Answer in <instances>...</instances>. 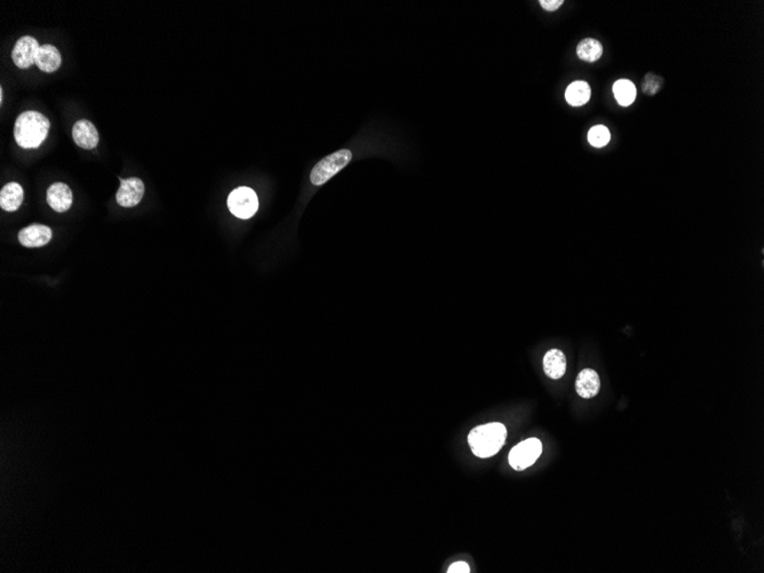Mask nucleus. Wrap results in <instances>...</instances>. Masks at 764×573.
<instances>
[{
    "mask_svg": "<svg viewBox=\"0 0 764 573\" xmlns=\"http://www.w3.org/2000/svg\"><path fill=\"white\" fill-rule=\"evenodd\" d=\"M51 123L38 111H26L16 118L14 137L23 149H36L47 137Z\"/></svg>",
    "mask_w": 764,
    "mask_h": 573,
    "instance_id": "obj_1",
    "label": "nucleus"
},
{
    "mask_svg": "<svg viewBox=\"0 0 764 573\" xmlns=\"http://www.w3.org/2000/svg\"><path fill=\"white\" fill-rule=\"evenodd\" d=\"M507 437V429L500 422L482 424L474 428L468 435V444L472 451L479 458H490L495 456L504 447Z\"/></svg>",
    "mask_w": 764,
    "mask_h": 573,
    "instance_id": "obj_2",
    "label": "nucleus"
},
{
    "mask_svg": "<svg viewBox=\"0 0 764 573\" xmlns=\"http://www.w3.org/2000/svg\"><path fill=\"white\" fill-rule=\"evenodd\" d=\"M352 158V152L347 149L338 150L332 155L327 156L316 164L310 173L311 184L322 186L330 179L334 178L343 168H346Z\"/></svg>",
    "mask_w": 764,
    "mask_h": 573,
    "instance_id": "obj_3",
    "label": "nucleus"
},
{
    "mask_svg": "<svg viewBox=\"0 0 764 573\" xmlns=\"http://www.w3.org/2000/svg\"><path fill=\"white\" fill-rule=\"evenodd\" d=\"M228 207L230 212L237 218H252L259 209L257 193L250 188H237L229 195Z\"/></svg>",
    "mask_w": 764,
    "mask_h": 573,
    "instance_id": "obj_4",
    "label": "nucleus"
},
{
    "mask_svg": "<svg viewBox=\"0 0 764 573\" xmlns=\"http://www.w3.org/2000/svg\"><path fill=\"white\" fill-rule=\"evenodd\" d=\"M541 452V442L537 438H529L511 449L509 463L515 470H524L536 463Z\"/></svg>",
    "mask_w": 764,
    "mask_h": 573,
    "instance_id": "obj_5",
    "label": "nucleus"
},
{
    "mask_svg": "<svg viewBox=\"0 0 764 573\" xmlns=\"http://www.w3.org/2000/svg\"><path fill=\"white\" fill-rule=\"evenodd\" d=\"M38 41L31 36H23L14 45L12 59L16 67L20 69H28L36 64V57L38 54Z\"/></svg>",
    "mask_w": 764,
    "mask_h": 573,
    "instance_id": "obj_6",
    "label": "nucleus"
},
{
    "mask_svg": "<svg viewBox=\"0 0 764 573\" xmlns=\"http://www.w3.org/2000/svg\"><path fill=\"white\" fill-rule=\"evenodd\" d=\"M144 196V184L139 178L121 180V188L116 193L118 205L123 207H134Z\"/></svg>",
    "mask_w": 764,
    "mask_h": 573,
    "instance_id": "obj_7",
    "label": "nucleus"
},
{
    "mask_svg": "<svg viewBox=\"0 0 764 573\" xmlns=\"http://www.w3.org/2000/svg\"><path fill=\"white\" fill-rule=\"evenodd\" d=\"M53 232L47 225H31L17 235L19 241L26 247H42L51 241Z\"/></svg>",
    "mask_w": 764,
    "mask_h": 573,
    "instance_id": "obj_8",
    "label": "nucleus"
},
{
    "mask_svg": "<svg viewBox=\"0 0 764 573\" xmlns=\"http://www.w3.org/2000/svg\"><path fill=\"white\" fill-rule=\"evenodd\" d=\"M73 141L83 149H94L98 146V132L94 124L86 119L77 121L73 128Z\"/></svg>",
    "mask_w": 764,
    "mask_h": 573,
    "instance_id": "obj_9",
    "label": "nucleus"
},
{
    "mask_svg": "<svg viewBox=\"0 0 764 573\" xmlns=\"http://www.w3.org/2000/svg\"><path fill=\"white\" fill-rule=\"evenodd\" d=\"M47 203L55 212H66L73 205V191L62 182L52 184L47 191Z\"/></svg>",
    "mask_w": 764,
    "mask_h": 573,
    "instance_id": "obj_10",
    "label": "nucleus"
},
{
    "mask_svg": "<svg viewBox=\"0 0 764 573\" xmlns=\"http://www.w3.org/2000/svg\"><path fill=\"white\" fill-rule=\"evenodd\" d=\"M601 380L599 374L592 369H585L578 374L576 390L583 399H593L599 394Z\"/></svg>",
    "mask_w": 764,
    "mask_h": 573,
    "instance_id": "obj_11",
    "label": "nucleus"
},
{
    "mask_svg": "<svg viewBox=\"0 0 764 573\" xmlns=\"http://www.w3.org/2000/svg\"><path fill=\"white\" fill-rule=\"evenodd\" d=\"M542 364L546 375L553 380L561 379L567 371V358L563 352L558 349H550L546 352Z\"/></svg>",
    "mask_w": 764,
    "mask_h": 573,
    "instance_id": "obj_12",
    "label": "nucleus"
},
{
    "mask_svg": "<svg viewBox=\"0 0 764 573\" xmlns=\"http://www.w3.org/2000/svg\"><path fill=\"white\" fill-rule=\"evenodd\" d=\"M62 64L60 52L53 45H43L36 57V64L45 73H54Z\"/></svg>",
    "mask_w": 764,
    "mask_h": 573,
    "instance_id": "obj_13",
    "label": "nucleus"
},
{
    "mask_svg": "<svg viewBox=\"0 0 764 573\" xmlns=\"http://www.w3.org/2000/svg\"><path fill=\"white\" fill-rule=\"evenodd\" d=\"M23 189L19 184L10 182L0 193V207L7 212H15L23 202Z\"/></svg>",
    "mask_w": 764,
    "mask_h": 573,
    "instance_id": "obj_14",
    "label": "nucleus"
},
{
    "mask_svg": "<svg viewBox=\"0 0 764 573\" xmlns=\"http://www.w3.org/2000/svg\"><path fill=\"white\" fill-rule=\"evenodd\" d=\"M592 91L588 82L583 80L571 82L565 91V100L572 107H581L590 101Z\"/></svg>",
    "mask_w": 764,
    "mask_h": 573,
    "instance_id": "obj_15",
    "label": "nucleus"
},
{
    "mask_svg": "<svg viewBox=\"0 0 764 573\" xmlns=\"http://www.w3.org/2000/svg\"><path fill=\"white\" fill-rule=\"evenodd\" d=\"M613 96L619 105L629 107L636 98V87L628 80H619L613 85Z\"/></svg>",
    "mask_w": 764,
    "mask_h": 573,
    "instance_id": "obj_16",
    "label": "nucleus"
},
{
    "mask_svg": "<svg viewBox=\"0 0 764 573\" xmlns=\"http://www.w3.org/2000/svg\"><path fill=\"white\" fill-rule=\"evenodd\" d=\"M577 54L579 59L586 62H595L603 54L602 44L597 39L587 38L581 40L577 46Z\"/></svg>",
    "mask_w": 764,
    "mask_h": 573,
    "instance_id": "obj_17",
    "label": "nucleus"
},
{
    "mask_svg": "<svg viewBox=\"0 0 764 573\" xmlns=\"http://www.w3.org/2000/svg\"><path fill=\"white\" fill-rule=\"evenodd\" d=\"M611 140V134L610 131L608 130V127L604 125H597V126L592 127L590 132H588V142L595 148H602L606 147Z\"/></svg>",
    "mask_w": 764,
    "mask_h": 573,
    "instance_id": "obj_18",
    "label": "nucleus"
},
{
    "mask_svg": "<svg viewBox=\"0 0 764 573\" xmlns=\"http://www.w3.org/2000/svg\"><path fill=\"white\" fill-rule=\"evenodd\" d=\"M539 3L544 10L554 12V10L560 8L564 3V1L563 0H540Z\"/></svg>",
    "mask_w": 764,
    "mask_h": 573,
    "instance_id": "obj_19",
    "label": "nucleus"
},
{
    "mask_svg": "<svg viewBox=\"0 0 764 573\" xmlns=\"http://www.w3.org/2000/svg\"><path fill=\"white\" fill-rule=\"evenodd\" d=\"M447 572H449V573H454V572H456V573H470V565H468V564H467L466 562H463V560H460V562H457V563L452 564V565H451V567H449V570H447Z\"/></svg>",
    "mask_w": 764,
    "mask_h": 573,
    "instance_id": "obj_20",
    "label": "nucleus"
}]
</instances>
